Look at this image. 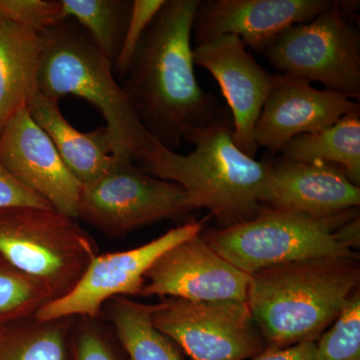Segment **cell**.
Returning a JSON list of instances; mask_svg holds the SVG:
<instances>
[{
  "label": "cell",
  "instance_id": "7",
  "mask_svg": "<svg viewBox=\"0 0 360 360\" xmlns=\"http://www.w3.org/2000/svg\"><path fill=\"white\" fill-rule=\"evenodd\" d=\"M345 1L309 22L290 26L258 53L284 75L319 82L328 90L360 97V33L347 20Z\"/></svg>",
  "mask_w": 360,
  "mask_h": 360
},
{
  "label": "cell",
  "instance_id": "20",
  "mask_svg": "<svg viewBox=\"0 0 360 360\" xmlns=\"http://www.w3.org/2000/svg\"><path fill=\"white\" fill-rule=\"evenodd\" d=\"M153 305L115 297L110 317L130 360H184L153 322Z\"/></svg>",
  "mask_w": 360,
  "mask_h": 360
},
{
  "label": "cell",
  "instance_id": "24",
  "mask_svg": "<svg viewBox=\"0 0 360 360\" xmlns=\"http://www.w3.org/2000/svg\"><path fill=\"white\" fill-rule=\"evenodd\" d=\"M316 360H360V293L350 295L333 321L321 335L315 350Z\"/></svg>",
  "mask_w": 360,
  "mask_h": 360
},
{
  "label": "cell",
  "instance_id": "5",
  "mask_svg": "<svg viewBox=\"0 0 360 360\" xmlns=\"http://www.w3.org/2000/svg\"><path fill=\"white\" fill-rule=\"evenodd\" d=\"M355 212L321 219L262 206L248 221L201 231V236L224 259L251 276L311 258L356 257L338 233L341 224L359 215Z\"/></svg>",
  "mask_w": 360,
  "mask_h": 360
},
{
  "label": "cell",
  "instance_id": "26",
  "mask_svg": "<svg viewBox=\"0 0 360 360\" xmlns=\"http://www.w3.org/2000/svg\"><path fill=\"white\" fill-rule=\"evenodd\" d=\"M165 2V0H132L131 11L122 49L113 65V70L120 79L122 80L127 75L144 33Z\"/></svg>",
  "mask_w": 360,
  "mask_h": 360
},
{
  "label": "cell",
  "instance_id": "21",
  "mask_svg": "<svg viewBox=\"0 0 360 360\" xmlns=\"http://www.w3.org/2000/svg\"><path fill=\"white\" fill-rule=\"evenodd\" d=\"M63 16L78 23L112 65L129 23V0H61Z\"/></svg>",
  "mask_w": 360,
  "mask_h": 360
},
{
  "label": "cell",
  "instance_id": "18",
  "mask_svg": "<svg viewBox=\"0 0 360 360\" xmlns=\"http://www.w3.org/2000/svg\"><path fill=\"white\" fill-rule=\"evenodd\" d=\"M42 37L11 21L0 25V132L40 94Z\"/></svg>",
  "mask_w": 360,
  "mask_h": 360
},
{
  "label": "cell",
  "instance_id": "2",
  "mask_svg": "<svg viewBox=\"0 0 360 360\" xmlns=\"http://www.w3.org/2000/svg\"><path fill=\"white\" fill-rule=\"evenodd\" d=\"M233 132L231 111L219 108L210 124L186 137L193 151L180 155L153 139L141 160L142 169L184 187L221 229L248 221L266 201L270 160L246 155L236 146Z\"/></svg>",
  "mask_w": 360,
  "mask_h": 360
},
{
  "label": "cell",
  "instance_id": "14",
  "mask_svg": "<svg viewBox=\"0 0 360 360\" xmlns=\"http://www.w3.org/2000/svg\"><path fill=\"white\" fill-rule=\"evenodd\" d=\"M357 108L359 103L349 97L314 89L303 78L277 75L255 124V141L276 155L293 137L326 129Z\"/></svg>",
  "mask_w": 360,
  "mask_h": 360
},
{
  "label": "cell",
  "instance_id": "8",
  "mask_svg": "<svg viewBox=\"0 0 360 360\" xmlns=\"http://www.w3.org/2000/svg\"><path fill=\"white\" fill-rule=\"evenodd\" d=\"M200 210L184 187L153 176L134 162L115 160L105 174L82 186L78 219L112 238Z\"/></svg>",
  "mask_w": 360,
  "mask_h": 360
},
{
  "label": "cell",
  "instance_id": "6",
  "mask_svg": "<svg viewBox=\"0 0 360 360\" xmlns=\"http://www.w3.org/2000/svg\"><path fill=\"white\" fill-rule=\"evenodd\" d=\"M0 255L51 293L68 295L97 255L77 224L53 208L0 210Z\"/></svg>",
  "mask_w": 360,
  "mask_h": 360
},
{
  "label": "cell",
  "instance_id": "15",
  "mask_svg": "<svg viewBox=\"0 0 360 360\" xmlns=\"http://www.w3.org/2000/svg\"><path fill=\"white\" fill-rule=\"evenodd\" d=\"M335 0H200L193 18L195 45L234 34L257 52L290 26L309 22Z\"/></svg>",
  "mask_w": 360,
  "mask_h": 360
},
{
  "label": "cell",
  "instance_id": "13",
  "mask_svg": "<svg viewBox=\"0 0 360 360\" xmlns=\"http://www.w3.org/2000/svg\"><path fill=\"white\" fill-rule=\"evenodd\" d=\"M193 52L194 65L210 71L229 103L236 146L255 158L258 146L253 132L276 75L265 70L234 34L196 45Z\"/></svg>",
  "mask_w": 360,
  "mask_h": 360
},
{
  "label": "cell",
  "instance_id": "19",
  "mask_svg": "<svg viewBox=\"0 0 360 360\" xmlns=\"http://www.w3.org/2000/svg\"><path fill=\"white\" fill-rule=\"evenodd\" d=\"M283 158L300 162L335 163L348 179L360 184V108L347 113L326 129L298 135L284 146Z\"/></svg>",
  "mask_w": 360,
  "mask_h": 360
},
{
  "label": "cell",
  "instance_id": "1",
  "mask_svg": "<svg viewBox=\"0 0 360 360\" xmlns=\"http://www.w3.org/2000/svg\"><path fill=\"white\" fill-rule=\"evenodd\" d=\"M200 0H165L135 52L122 89L148 134L176 151L212 122L217 96L196 80L191 39Z\"/></svg>",
  "mask_w": 360,
  "mask_h": 360
},
{
  "label": "cell",
  "instance_id": "30",
  "mask_svg": "<svg viewBox=\"0 0 360 360\" xmlns=\"http://www.w3.org/2000/svg\"><path fill=\"white\" fill-rule=\"evenodd\" d=\"M2 21H4V18H2L1 14H0V25H1Z\"/></svg>",
  "mask_w": 360,
  "mask_h": 360
},
{
  "label": "cell",
  "instance_id": "16",
  "mask_svg": "<svg viewBox=\"0 0 360 360\" xmlns=\"http://www.w3.org/2000/svg\"><path fill=\"white\" fill-rule=\"evenodd\" d=\"M265 205L314 219H331L359 208L360 188L340 165L300 162L281 156L270 160Z\"/></svg>",
  "mask_w": 360,
  "mask_h": 360
},
{
  "label": "cell",
  "instance_id": "11",
  "mask_svg": "<svg viewBox=\"0 0 360 360\" xmlns=\"http://www.w3.org/2000/svg\"><path fill=\"white\" fill-rule=\"evenodd\" d=\"M141 295L191 302H246L250 276L224 259L201 236L169 248L146 274Z\"/></svg>",
  "mask_w": 360,
  "mask_h": 360
},
{
  "label": "cell",
  "instance_id": "4",
  "mask_svg": "<svg viewBox=\"0 0 360 360\" xmlns=\"http://www.w3.org/2000/svg\"><path fill=\"white\" fill-rule=\"evenodd\" d=\"M40 94L59 101L73 96L92 104L105 120L115 160L141 161L153 137L143 127L122 85L112 63L72 20L41 33Z\"/></svg>",
  "mask_w": 360,
  "mask_h": 360
},
{
  "label": "cell",
  "instance_id": "3",
  "mask_svg": "<svg viewBox=\"0 0 360 360\" xmlns=\"http://www.w3.org/2000/svg\"><path fill=\"white\" fill-rule=\"evenodd\" d=\"M356 257H321L250 276L248 307L269 347L315 341L359 288Z\"/></svg>",
  "mask_w": 360,
  "mask_h": 360
},
{
  "label": "cell",
  "instance_id": "29",
  "mask_svg": "<svg viewBox=\"0 0 360 360\" xmlns=\"http://www.w3.org/2000/svg\"><path fill=\"white\" fill-rule=\"evenodd\" d=\"M315 350V341H303L288 347H269L250 360H316Z\"/></svg>",
  "mask_w": 360,
  "mask_h": 360
},
{
  "label": "cell",
  "instance_id": "9",
  "mask_svg": "<svg viewBox=\"0 0 360 360\" xmlns=\"http://www.w3.org/2000/svg\"><path fill=\"white\" fill-rule=\"evenodd\" d=\"M153 322L191 360H250L264 350L246 302L169 298L153 305Z\"/></svg>",
  "mask_w": 360,
  "mask_h": 360
},
{
  "label": "cell",
  "instance_id": "17",
  "mask_svg": "<svg viewBox=\"0 0 360 360\" xmlns=\"http://www.w3.org/2000/svg\"><path fill=\"white\" fill-rule=\"evenodd\" d=\"M58 155L82 186L108 172L113 161L110 134L105 127L82 132L75 129L59 108V101L39 94L27 108Z\"/></svg>",
  "mask_w": 360,
  "mask_h": 360
},
{
  "label": "cell",
  "instance_id": "12",
  "mask_svg": "<svg viewBox=\"0 0 360 360\" xmlns=\"http://www.w3.org/2000/svg\"><path fill=\"white\" fill-rule=\"evenodd\" d=\"M0 165L54 210L78 219L82 184L27 108L16 112L0 132Z\"/></svg>",
  "mask_w": 360,
  "mask_h": 360
},
{
  "label": "cell",
  "instance_id": "28",
  "mask_svg": "<svg viewBox=\"0 0 360 360\" xmlns=\"http://www.w3.org/2000/svg\"><path fill=\"white\" fill-rule=\"evenodd\" d=\"M75 360H115L103 336L92 328H85L77 342Z\"/></svg>",
  "mask_w": 360,
  "mask_h": 360
},
{
  "label": "cell",
  "instance_id": "22",
  "mask_svg": "<svg viewBox=\"0 0 360 360\" xmlns=\"http://www.w3.org/2000/svg\"><path fill=\"white\" fill-rule=\"evenodd\" d=\"M68 319L30 317L0 326V360H65Z\"/></svg>",
  "mask_w": 360,
  "mask_h": 360
},
{
  "label": "cell",
  "instance_id": "10",
  "mask_svg": "<svg viewBox=\"0 0 360 360\" xmlns=\"http://www.w3.org/2000/svg\"><path fill=\"white\" fill-rule=\"evenodd\" d=\"M205 219L179 225L134 250L96 255L68 295L47 303L33 317L39 321L96 317L111 298L141 295L146 272L156 260L169 248L200 234Z\"/></svg>",
  "mask_w": 360,
  "mask_h": 360
},
{
  "label": "cell",
  "instance_id": "25",
  "mask_svg": "<svg viewBox=\"0 0 360 360\" xmlns=\"http://www.w3.org/2000/svg\"><path fill=\"white\" fill-rule=\"evenodd\" d=\"M0 14L39 34L65 20L61 0H0Z\"/></svg>",
  "mask_w": 360,
  "mask_h": 360
},
{
  "label": "cell",
  "instance_id": "23",
  "mask_svg": "<svg viewBox=\"0 0 360 360\" xmlns=\"http://www.w3.org/2000/svg\"><path fill=\"white\" fill-rule=\"evenodd\" d=\"M53 298L0 255V326L34 316Z\"/></svg>",
  "mask_w": 360,
  "mask_h": 360
},
{
  "label": "cell",
  "instance_id": "27",
  "mask_svg": "<svg viewBox=\"0 0 360 360\" xmlns=\"http://www.w3.org/2000/svg\"><path fill=\"white\" fill-rule=\"evenodd\" d=\"M9 207L53 208L44 198L20 184L0 165V210Z\"/></svg>",
  "mask_w": 360,
  "mask_h": 360
}]
</instances>
